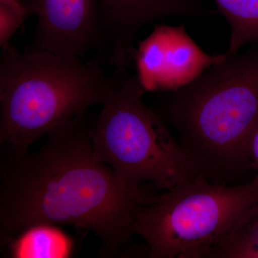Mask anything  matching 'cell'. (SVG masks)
I'll return each instance as SVG.
<instances>
[{
	"instance_id": "5b68a950",
	"label": "cell",
	"mask_w": 258,
	"mask_h": 258,
	"mask_svg": "<svg viewBox=\"0 0 258 258\" xmlns=\"http://www.w3.org/2000/svg\"><path fill=\"white\" fill-rule=\"evenodd\" d=\"M258 203V181L212 184L203 177L139 205L134 233L152 258H209L222 239Z\"/></svg>"
},
{
	"instance_id": "9c48e42d",
	"label": "cell",
	"mask_w": 258,
	"mask_h": 258,
	"mask_svg": "<svg viewBox=\"0 0 258 258\" xmlns=\"http://www.w3.org/2000/svg\"><path fill=\"white\" fill-rule=\"evenodd\" d=\"M9 243L12 255L19 258H62L71 253V239L55 225L41 224L30 227Z\"/></svg>"
},
{
	"instance_id": "6da1fadb",
	"label": "cell",
	"mask_w": 258,
	"mask_h": 258,
	"mask_svg": "<svg viewBox=\"0 0 258 258\" xmlns=\"http://www.w3.org/2000/svg\"><path fill=\"white\" fill-rule=\"evenodd\" d=\"M85 114L51 131L37 151L3 146L0 235L4 243L41 224L92 231L113 257L134 233L149 195L125 186L95 154Z\"/></svg>"
},
{
	"instance_id": "4fadbf2b",
	"label": "cell",
	"mask_w": 258,
	"mask_h": 258,
	"mask_svg": "<svg viewBox=\"0 0 258 258\" xmlns=\"http://www.w3.org/2000/svg\"><path fill=\"white\" fill-rule=\"evenodd\" d=\"M248 155L252 169H254L256 173L254 179L258 181V119L249 135Z\"/></svg>"
},
{
	"instance_id": "8992f818",
	"label": "cell",
	"mask_w": 258,
	"mask_h": 258,
	"mask_svg": "<svg viewBox=\"0 0 258 258\" xmlns=\"http://www.w3.org/2000/svg\"><path fill=\"white\" fill-rule=\"evenodd\" d=\"M98 61L121 71L133 64L137 51L134 40L146 25L169 17L206 18L218 13L206 0H98Z\"/></svg>"
},
{
	"instance_id": "8fae6325",
	"label": "cell",
	"mask_w": 258,
	"mask_h": 258,
	"mask_svg": "<svg viewBox=\"0 0 258 258\" xmlns=\"http://www.w3.org/2000/svg\"><path fill=\"white\" fill-rule=\"evenodd\" d=\"M209 258H258V203L222 239Z\"/></svg>"
},
{
	"instance_id": "7c38bea8",
	"label": "cell",
	"mask_w": 258,
	"mask_h": 258,
	"mask_svg": "<svg viewBox=\"0 0 258 258\" xmlns=\"http://www.w3.org/2000/svg\"><path fill=\"white\" fill-rule=\"evenodd\" d=\"M31 13L22 1L0 2V47L9 45L10 39Z\"/></svg>"
},
{
	"instance_id": "52a82bcc",
	"label": "cell",
	"mask_w": 258,
	"mask_h": 258,
	"mask_svg": "<svg viewBox=\"0 0 258 258\" xmlns=\"http://www.w3.org/2000/svg\"><path fill=\"white\" fill-rule=\"evenodd\" d=\"M225 56L210 55L202 50L186 32L184 24H161L139 42L134 63L145 92H164L191 82Z\"/></svg>"
},
{
	"instance_id": "30bf717a",
	"label": "cell",
	"mask_w": 258,
	"mask_h": 258,
	"mask_svg": "<svg viewBox=\"0 0 258 258\" xmlns=\"http://www.w3.org/2000/svg\"><path fill=\"white\" fill-rule=\"evenodd\" d=\"M230 28V44L225 52H239L244 44H258V0H214Z\"/></svg>"
},
{
	"instance_id": "7a4b0ae2",
	"label": "cell",
	"mask_w": 258,
	"mask_h": 258,
	"mask_svg": "<svg viewBox=\"0 0 258 258\" xmlns=\"http://www.w3.org/2000/svg\"><path fill=\"white\" fill-rule=\"evenodd\" d=\"M164 93L155 110L177 132L198 170L228 177L248 167L249 137L258 119V44L226 54L191 82Z\"/></svg>"
},
{
	"instance_id": "3957f363",
	"label": "cell",
	"mask_w": 258,
	"mask_h": 258,
	"mask_svg": "<svg viewBox=\"0 0 258 258\" xmlns=\"http://www.w3.org/2000/svg\"><path fill=\"white\" fill-rule=\"evenodd\" d=\"M0 57V143L29 149L49 132L101 104L109 86L98 61L48 51L20 52L10 44Z\"/></svg>"
},
{
	"instance_id": "ba28073f",
	"label": "cell",
	"mask_w": 258,
	"mask_h": 258,
	"mask_svg": "<svg viewBox=\"0 0 258 258\" xmlns=\"http://www.w3.org/2000/svg\"><path fill=\"white\" fill-rule=\"evenodd\" d=\"M21 1L37 16L33 41L25 50L81 58L98 50L100 17L96 0Z\"/></svg>"
},
{
	"instance_id": "5bb4252c",
	"label": "cell",
	"mask_w": 258,
	"mask_h": 258,
	"mask_svg": "<svg viewBox=\"0 0 258 258\" xmlns=\"http://www.w3.org/2000/svg\"><path fill=\"white\" fill-rule=\"evenodd\" d=\"M21 1V0H0V2Z\"/></svg>"
},
{
	"instance_id": "277c9868",
	"label": "cell",
	"mask_w": 258,
	"mask_h": 258,
	"mask_svg": "<svg viewBox=\"0 0 258 258\" xmlns=\"http://www.w3.org/2000/svg\"><path fill=\"white\" fill-rule=\"evenodd\" d=\"M144 93L137 74L116 70L90 137L96 157L128 189L144 191L149 181L170 191L200 176Z\"/></svg>"
}]
</instances>
